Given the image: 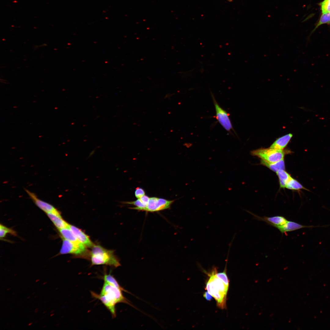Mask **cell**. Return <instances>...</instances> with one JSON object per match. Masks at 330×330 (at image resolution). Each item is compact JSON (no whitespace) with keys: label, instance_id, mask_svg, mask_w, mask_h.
Listing matches in <instances>:
<instances>
[{"label":"cell","instance_id":"44dd1931","mask_svg":"<svg viewBox=\"0 0 330 330\" xmlns=\"http://www.w3.org/2000/svg\"><path fill=\"white\" fill-rule=\"evenodd\" d=\"M228 259L226 262V264L224 270L223 272L220 273H216V276L220 279L226 285L229 287V281L228 278L227 274H226V265Z\"/></svg>","mask_w":330,"mask_h":330},{"label":"cell","instance_id":"30bf717a","mask_svg":"<svg viewBox=\"0 0 330 330\" xmlns=\"http://www.w3.org/2000/svg\"><path fill=\"white\" fill-rule=\"evenodd\" d=\"M318 227L313 226H306L300 224L292 221H288L284 225L277 226L275 227L277 228L282 233H286L290 232L304 228H311Z\"/></svg>","mask_w":330,"mask_h":330},{"label":"cell","instance_id":"277c9868","mask_svg":"<svg viewBox=\"0 0 330 330\" xmlns=\"http://www.w3.org/2000/svg\"><path fill=\"white\" fill-rule=\"evenodd\" d=\"M290 151L273 148H260L251 152L253 156L269 163H275L284 159L285 155Z\"/></svg>","mask_w":330,"mask_h":330},{"label":"cell","instance_id":"3957f363","mask_svg":"<svg viewBox=\"0 0 330 330\" xmlns=\"http://www.w3.org/2000/svg\"><path fill=\"white\" fill-rule=\"evenodd\" d=\"M90 260L92 265H105L115 267L120 266L112 251L99 245H94L92 247Z\"/></svg>","mask_w":330,"mask_h":330},{"label":"cell","instance_id":"ffe728a7","mask_svg":"<svg viewBox=\"0 0 330 330\" xmlns=\"http://www.w3.org/2000/svg\"><path fill=\"white\" fill-rule=\"evenodd\" d=\"M8 233H10L14 236L16 235V233L14 230L6 227L4 225H0V237L4 238Z\"/></svg>","mask_w":330,"mask_h":330},{"label":"cell","instance_id":"7402d4cb","mask_svg":"<svg viewBox=\"0 0 330 330\" xmlns=\"http://www.w3.org/2000/svg\"><path fill=\"white\" fill-rule=\"evenodd\" d=\"M319 5L322 13L330 12V0H324L320 3Z\"/></svg>","mask_w":330,"mask_h":330},{"label":"cell","instance_id":"ba28073f","mask_svg":"<svg viewBox=\"0 0 330 330\" xmlns=\"http://www.w3.org/2000/svg\"><path fill=\"white\" fill-rule=\"evenodd\" d=\"M86 251L76 244L69 240L63 239L62 244L60 251L61 254H68L81 255Z\"/></svg>","mask_w":330,"mask_h":330},{"label":"cell","instance_id":"7c38bea8","mask_svg":"<svg viewBox=\"0 0 330 330\" xmlns=\"http://www.w3.org/2000/svg\"><path fill=\"white\" fill-rule=\"evenodd\" d=\"M59 230L63 239L72 242L82 248L86 249V247L77 239L69 227Z\"/></svg>","mask_w":330,"mask_h":330},{"label":"cell","instance_id":"ac0fdd59","mask_svg":"<svg viewBox=\"0 0 330 330\" xmlns=\"http://www.w3.org/2000/svg\"><path fill=\"white\" fill-rule=\"evenodd\" d=\"M324 24H330V12L322 13L318 22L311 32L310 36L319 26Z\"/></svg>","mask_w":330,"mask_h":330},{"label":"cell","instance_id":"e0dca14e","mask_svg":"<svg viewBox=\"0 0 330 330\" xmlns=\"http://www.w3.org/2000/svg\"><path fill=\"white\" fill-rule=\"evenodd\" d=\"M286 188L291 190L298 191L304 189L310 192V190L305 188L297 180L292 178L287 183Z\"/></svg>","mask_w":330,"mask_h":330},{"label":"cell","instance_id":"cb8c5ba5","mask_svg":"<svg viewBox=\"0 0 330 330\" xmlns=\"http://www.w3.org/2000/svg\"><path fill=\"white\" fill-rule=\"evenodd\" d=\"M203 296L207 301H211L212 298V296L207 291L204 292Z\"/></svg>","mask_w":330,"mask_h":330},{"label":"cell","instance_id":"5bb4252c","mask_svg":"<svg viewBox=\"0 0 330 330\" xmlns=\"http://www.w3.org/2000/svg\"><path fill=\"white\" fill-rule=\"evenodd\" d=\"M292 136V134H289L278 138L273 142L270 148L283 149L287 145Z\"/></svg>","mask_w":330,"mask_h":330},{"label":"cell","instance_id":"7a4b0ae2","mask_svg":"<svg viewBox=\"0 0 330 330\" xmlns=\"http://www.w3.org/2000/svg\"><path fill=\"white\" fill-rule=\"evenodd\" d=\"M217 267H213L208 274L209 279L206 284L205 289L215 300L217 306L221 309L226 308V297L229 287L216 276Z\"/></svg>","mask_w":330,"mask_h":330},{"label":"cell","instance_id":"4fadbf2b","mask_svg":"<svg viewBox=\"0 0 330 330\" xmlns=\"http://www.w3.org/2000/svg\"><path fill=\"white\" fill-rule=\"evenodd\" d=\"M47 215L58 229L69 227V224L62 218L61 214H57L52 212L46 213Z\"/></svg>","mask_w":330,"mask_h":330},{"label":"cell","instance_id":"d4e9b609","mask_svg":"<svg viewBox=\"0 0 330 330\" xmlns=\"http://www.w3.org/2000/svg\"><path fill=\"white\" fill-rule=\"evenodd\" d=\"M174 94V93H168L165 96L164 98L165 99H170Z\"/></svg>","mask_w":330,"mask_h":330},{"label":"cell","instance_id":"9a60e30c","mask_svg":"<svg viewBox=\"0 0 330 330\" xmlns=\"http://www.w3.org/2000/svg\"><path fill=\"white\" fill-rule=\"evenodd\" d=\"M261 164L276 172L280 170H284L285 169V163L284 159L273 163H269L261 160Z\"/></svg>","mask_w":330,"mask_h":330},{"label":"cell","instance_id":"9c48e42d","mask_svg":"<svg viewBox=\"0 0 330 330\" xmlns=\"http://www.w3.org/2000/svg\"><path fill=\"white\" fill-rule=\"evenodd\" d=\"M251 214L254 219L266 222L269 225L275 227L277 226H281L285 223L288 221L284 217L282 216H276L272 217H260L255 215L248 211Z\"/></svg>","mask_w":330,"mask_h":330},{"label":"cell","instance_id":"8fae6325","mask_svg":"<svg viewBox=\"0 0 330 330\" xmlns=\"http://www.w3.org/2000/svg\"><path fill=\"white\" fill-rule=\"evenodd\" d=\"M69 227L77 239L86 248H92L94 245L89 237L81 229L69 224Z\"/></svg>","mask_w":330,"mask_h":330},{"label":"cell","instance_id":"2e32d148","mask_svg":"<svg viewBox=\"0 0 330 330\" xmlns=\"http://www.w3.org/2000/svg\"><path fill=\"white\" fill-rule=\"evenodd\" d=\"M276 172L279 178L280 187L282 188H286L287 183L292 177L284 170H280Z\"/></svg>","mask_w":330,"mask_h":330},{"label":"cell","instance_id":"52a82bcc","mask_svg":"<svg viewBox=\"0 0 330 330\" xmlns=\"http://www.w3.org/2000/svg\"><path fill=\"white\" fill-rule=\"evenodd\" d=\"M24 190L35 204L46 213L52 212L56 214H61L59 211L52 205L40 199L35 193L28 189H24Z\"/></svg>","mask_w":330,"mask_h":330},{"label":"cell","instance_id":"8992f818","mask_svg":"<svg viewBox=\"0 0 330 330\" xmlns=\"http://www.w3.org/2000/svg\"><path fill=\"white\" fill-rule=\"evenodd\" d=\"M174 200H169L156 197L149 198L145 211L154 212L169 208Z\"/></svg>","mask_w":330,"mask_h":330},{"label":"cell","instance_id":"484cf974","mask_svg":"<svg viewBox=\"0 0 330 330\" xmlns=\"http://www.w3.org/2000/svg\"></svg>","mask_w":330,"mask_h":330},{"label":"cell","instance_id":"603a6c76","mask_svg":"<svg viewBox=\"0 0 330 330\" xmlns=\"http://www.w3.org/2000/svg\"><path fill=\"white\" fill-rule=\"evenodd\" d=\"M145 191L143 189L137 187L135 191V195L137 198L139 199L145 195Z\"/></svg>","mask_w":330,"mask_h":330},{"label":"cell","instance_id":"5b68a950","mask_svg":"<svg viewBox=\"0 0 330 330\" xmlns=\"http://www.w3.org/2000/svg\"><path fill=\"white\" fill-rule=\"evenodd\" d=\"M211 96L215 110V117L218 122L228 132L231 133L232 130L234 132L229 118V114L220 106L212 94Z\"/></svg>","mask_w":330,"mask_h":330},{"label":"cell","instance_id":"d6986e66","mask_svg":"<svg viewBox=\"0 0 330 330\" xmlns=\"http://www.w3.org/2000/svg\"><path fill=\"white\" fill-rule=\"evenodd\" d=\"M103 279L104 281L110 284L119 288L123 291L128 292L119 285L115 278L110 274H105L104 276Z\"/></svg>","mask_w":330,"mask_h":330},{"label":"cell","instance_id":"6da1fadb","mask_svg":"<svg viewBox=\"0 0 330 330\" xmlns=\"http://www.w3.org/2000/svg\"><path fill=\"white\" fill-rule=\"evenodd\" d=\"M122 290L104 281L101 292L97 294L91 292L92 296L99 299L111 313L112 317L116 316V306L119 303L132 305L123 295Z\"/></svg>","mask_w":330,"mask_h":330}]
</instances>
